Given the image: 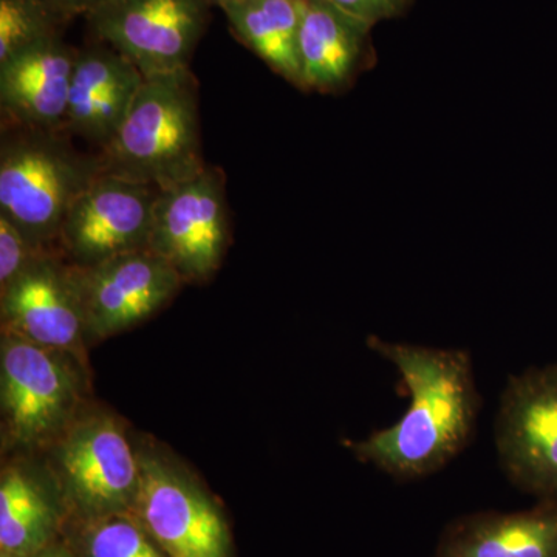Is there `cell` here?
<instances>
[{"instance_id": "1", "label": "cell", "mask_w": 557, "mask_h": 557, "mask_svg": "<svg viewBox=\"0 0 557 557\" xmlns=\"http://www.w3.org/2000/svg\"><path fill=\"white\" fill-rule=\"evenodd\" d=\"M369 347L398 370L410 405L397 423L350 446L355 456L398 480L434 474L461 453L479 413L471 357L370 336Z\"/></svg>"}, {"instance_id": "2", "label": "cell", "mask_w": 557, "mask_h": 557, "mask_svg": "<svg viewBox=\"0 0 557 557\" xmlns=\"http://www.w3.org/2000/svg\"><path fill=\"white\" fill-rule=\"evenodd\" d=\"M102 172L100 153L81 152L65 131L2 124L0 214L35 248H58L69 209Z\"/></svg>"}, {"instance_id": "3", "label": "cell", "mask_w": 557, "mask_h": 557, "mask_svg": "<svg viewBox=\"0 0 557 557\" xmlns=\"http://www.w3.org/2000/svg\"><path fill=\"white\" fill-rule=\"evenodd\" d=\"M98 153L104 172L157 189L200 174L207 164L190 69L146 78L115 137Z\"/></svg>"}, {"instance_id": "4", "label": "cell", "mask_w": 557, "mask_h": 557, "mask_svg": "<svg viewBox=\"0 0 557 557\" xmlns=\"http://www.w3.org/2000/svg\"><path fill=\"white\" fill-rule=\"evenodd\" d=\"M57 461L62 498L75 520L134 511L138 454L115 418L98 413L70 428Z\"/></svg>"}, {"instance_id": "5", "label": "cell", "mask_w": 557, "mask_h": 557, "mask_svg": "<svg viewBox=\"0 0 557 557\" xmlns=\"http://www.w3.org/2000/svg\"><path fill=\"white\" fill-rule=\"evenodd\" d=\"M134 512L168 557H234L228 522L214 498L177 465L137 453Z\"/></svg>"}, {"instance_id": "6", "label": "cell", "mask_w": 557, "mask_h": 557, "mask_svg": "<svg viewBox=\"0 0 557 557\" xmlns=\"http://www.w3.org/2000/svg\"><path fill=\"white\" fill-rule=\"evenodd\" d=\"M209 7L208 0H110L86 20L97 40L150 78L189 69L207 30Z\"/></svg>"}, {"instance_id": "7", "label": "cell", "mask_w": 557, "mask_h": 557, "mask_svg": "<svg viewBox=\"0 0 557 557\" xmlns=\"http://www.w3.org/2000/svg\"><path fill=\"white\" fill-rule=\"evenodd\" d=\"M494 434L508 479L539 500H557V364L509 379Z\"/></svg>"}, {"instance_id": "8", "label": "cell", "mask_w": 557, "mask_h": 557, "mask_svg": "<svg viewBox=\"0 0 557 557\" xmlns=\"http://www.w3.org/2000/svg\"><path fill=\"white\" fill-rule=\"evenodd\" d=\"M230 242L225 175L207 166L171 188L159 189L149 248L170 262L185 284L208 281Z\"/></svg>"}, {"instance_id": "9", "label": "cell", "mask_w": 557, "mask_h": 557, "mask_svg": "<svg viewBox=\"0 0 557 557\" xmlns=\"http://www.w3.org/2000/svg\"><path fill=\"white\" fill-rule=\"evenodd\" d=\"M159 189L102 172L62 222L58 249L73 267L89 269L124 252L149 248Z\"/></svg>"}, {"instance_id": "10", "label": "cell", "mask_w": 557, "mask_h": 557, "mask_svg": "<svg viewBox=\"0 0 557 557\" xmlns=\"http://www.w3.org/2000/svg\"><path fill=\"white\" fill-rule=\"evenodd\" d=\"M73 277L83 306L86 339L91 341L141 324L185 284L171 263L150 248L124 252L89 269L73 267Z\"/></svg>"}, {"instance_id": "11", "label": "cell", "mask_w": 557, "mask_h": 557, "mask_svg": "<svg viewBox=\"0 0 557 557\" xmlns=\"http://www.w3.org/2000/svg\"><path fill=\"white\" fill-rule=\"evenodd\" d=\"M75 403V376L60 351L3 332L2 413L14 443L50 442L67 426Z\"/></svg>"}, {"instance_id": "12", "label": "cell", "mask_w": 557, "mask_h": 557, "mask_svg": "<svg viewBox=\"0 0 557 557\" xmlns=\"http://www.w3.org/2000/svg\"><path fill=\"white\" fill-rule=\"evenodd\" d=\"M58 248L42 249L2 289L3 332L58 351H73L86 339V322L73 267Z\"/></svg>"}, {"instance_id": "13", "label": "cell", "mask_w": 557, "mask_h": 557, "mask_svg": "<svg viewBox=\"0 0 557 557\" xmlns=\"http://www.w3.org/2000/svg\"><path fill=\"white\" fill-rule=\"evenodd\" d=\"M145 79L134 62L101 40L78 50L64 131L100 152L126 120Z\"/></svg>"}, {"instance_id": "14", "label": "cell", "mask_w": 557, "mask_h": 557, "mask_svg": "<svg viewBox=\"0 0 557 557\" xmlns=\"http://www.w3.org/2000/svg\"><path fill=\"white\" fill-rule=\"evenodd\" d=\"M78 50L61 36L0 64V110L5 126L64 131L70 83Z\"/></svg>"}, {"instance_id": "15", "label": "cell", "mask_w": 557, "mask_h": 557, "mask_svg": "<svg viewBox=\"0 0 557 557\" xmlns=\"http://www.w3.org/2000/svg\"><path fill=\"white\" fill-rule=\"evenodd\" d=\"M432 557H557V500L457 519L443 531Z\"/></svg>"}, {"instance_id": "16", "label": "cell", "mask_w": 557, "mask_h": 557, "mask_svg": "<svg viewBox=\"0 0 557 557\" xmlns=\"http://www.w3.org/2000/svg\"><path fill=\"white\" fill-rule=\"evenodd\" d=\"M369 30L327 0H307L299 30L302 89L333 94L350 86L368 61Z\"/></svg>"}, {"instance_id": "17", "label": "cell", "mask_w": 557, "mask_h": 557, "mask_svg": "<svg viewBox=\"0 0 557 557\" xmlns=\"http://www.w3.org/2000/svg\"><path fill=\"white\" fill-rule=\"evenodd\" d=\"M307 0H244L222 7L231 30L277 75L302 89L299 30Z\"/></svg>"}, {"instance_id": "18", "label": "cell", "mask_w": 557, "mask_h": 557, "mask_svg": "<svg viewBox=\"0 0 557 557\" xmlns=\"http://www.w3.org/2000/svg\"><path fill=\"white\" fill-rule=\"evenodd\" d=\"M60 516L42 487L20 468L3 469L0 479V553L38 555L57 544Z\"/></svg>"}, {"instance_id": "19", "label": "cell", "mask_w": 557, "mask_h": 557, "mask_svg": "<svg viewBox=\"0 0 557 557\" xmlns=\"http://www.w3.org/2000/svg\"><path fill=\"white\" fill-rule=\"evenodd\" d=\"M75 522L67 545L79 557H168L134 511Z\"/></svg>"}, {"instance_id": "20", "label": "cell", "mask_w": 557, "mask_h": 557, "mask_svg": "<svg viewBox=\"0 0 557 557\" xmlns=\"http://www.w3.org/2000/svg\"><path fill=\"white\" fill-rule=\"evenodd\" d=\"M67 21L40 0H0V64L44 40L61 36Z\"/></svg>"}, {"instance_id": "21", "label": "cell", "mask_w": 557, "mask_h": 557, "mask_svg": "<svg viewBox=\"0 0 557 557\" xmlns=\"http://www.w3.org/2000/svg\"><path fill=\"white\" fill-rule=\"evenodd\" d=\"M39 251L42 249L33 247L25 234L0 214V288L9 287Z\"/></svg>"}, {"instance_id": "22", "label": "cell", "mask_w": 557, "mask_h": 557, "mask_svg": "<svg viewBox=\"0 0 557 557\" xmlns=\"http://www.w3.org/2000/svg\"><path fill=\"white\" fill-rule=\"evenodd\" d=\"M348 16L372 27L379 21L397 16L405 10L408 0H327Z\"/></svg>"}, {"instance_id": "23", "label": "cell", "mask_w": 557, "mask_h": 557, "mask_svg": "<svg viewBox=\"0 0 557 557\" xmlns=\"http://www.w3.org/2000/svg\"><path fill=\"white\" fill-rule=\"evenodd\" d=\"M58 16L64 21L73 20L75 16H86L90 11L98 9L102 3H108L110 0H40Z\"/></svg>"}, {"instance_id": "24", "label": "cell", "mask_w": 557, "mask_h": 557, "mask_svg": "<svg viewBox=\"0 0 557 557\" xmlns=\"http://www.w3.org/2000/svg\"><path fill=\"white\" fill-rule=\"evenodd\" d=\"M30 557H79L73 552L72 548L69 547L67 544L62 545H51V547L44 549V552L38 553V555Z\"/></svg>"}, {"instance_id": "25", "label": "cell", "mask_w": 557, "mask_h": 557, "mask_svg": "<svg viewBox=\"0 0 557 557\" xmlns=\"http://www.w3.org/2000/svg\"><path fill=\"white\" fill-rule=\"evenodd\" d=\"M208 2L222 9V7L228 5V3L244 2V0H208Z\"/></svg>"}, {"instance_id": "26", "label": "cell", "mask_w": 557, "mask_h": 557, "mask_svg": "<svg viewBox=\"0 0 557 557\" xmlns=\"http://www.w3.org/2000/svg\"><path fill=\"white\" fill-rule=\"evenodd\" d=\"M0 557H20V556L5 555V553H0Z\"/></svg>"}]
</instances>
